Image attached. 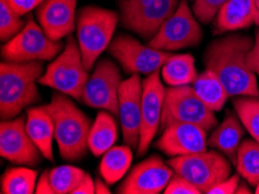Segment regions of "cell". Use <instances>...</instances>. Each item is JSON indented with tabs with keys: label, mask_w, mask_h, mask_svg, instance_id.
<instances>
[{
	"label": "cell",
	"mask_w": 259,
	"mask_h": 194,
	"mask_svg": "<svg viewBox=\"0 0 259 194\" xmlns=\"http://www.w3.org/2000/svg\"><path fill=\"white\" fill-rule=\"evenodd\" d=\"M122 82V76L115 63L108 58L100 59L86 83L81 102L119 117V90Z\"/></svg>",
	"instance_id": "cell-12"
},
{
	"label": "cell",
	"mask_w": 259,
	"mask_h": 194,
	"mask_svg": "<svg viewBox=\"0 0 259 194\" xmlns=\"http://www.w3.org/2000/svg\"><path fill=\"white\" fill-rule=\"evenodd\" d=\"M228 2L229 0H194L192 11L200 23L209 25Z\"/></svg>",
	"instance_id": "cell-31"
},
{
	"label": "cell",
	"mask_w": 259,
	"mask_h": 194,
	"mask_svg": "<svg viewBox=\"0 0 259 194\" xmlns=\"http://www.w3.org/2000/svg\"><path fill=\"white\" fill-rule=\"evenodd\" d=\"M253 45L249 35L233 33L211 41L205 50L206 69L218 74L229 97L259 98L256 74L246 62Z\"/></svg>",
	"instance_id": "cell-1"
},
{
	"label": "cell",
	"mask_w": 259,
	"mask_h": 194,
	"mask_svg": "<svg viewBox=\"0 0 259 194\" xmlns=\"http://www.w3.org/2000/svg\"><path fill=\"white\" fill-rule=\"evenodd\" d=\"M0 155L17 165L36 166L41 163L43 155L27 133L26 117L2 120Z\"/></svg>",
	"instance_id": "cell-13"
},
{
	"label": "cell",
	"mask_w": 259,
	"mask_h": 194,
	"mask_svg": "<svg viewBox=\"0 0 259 194\" xmlns=\"http://www.w3.org/2000/svg\"><path fill=\"white\" fill-rule=\"evenodd\" d=\"M96 193V185H94V180L92 179L91 175L86 173L85 178L81 181L80 185L74 189L72 194H94Z\"/></svg>",
	"instance_id": "cell-36"
},
{
	"label": "cell",
	"mask_w": 259,
	"mask_h": 194,
	"mask_svg": "<svg viewBox=\"0 0 259 194\" xmlns=\"http://www.w3.org/2000/svg\"><path fill=\"white\" fill-rule=\"evenodd\" d=\"M26 128L31 140L40 149L43 157L54 162L53 142L55 140V127L53 118L45 106L31 107L27 109Z\"/></svg>",
	"instance_id": "cell-21"
},
{
	"label": "cell",
	"mask_w": 259,
	"mask_h": 194,
	"mask_svg": "<svg viewBox=\"0 0 259 194\" xmlns=\"http://www.w3.org/2000/svg\"><path fill=\"white\" fill-rule=\"evenodd\" d=\"M108 53L120 63L125 72L132 74H149L162 69L172 55L170 51L158 50L144 46L128 34H119L108 46Z\"/></svg>",
	"instance_id": "cell-11"
},
{
	"label": "cell",
	"mask_w": 259,
	"mask_h": 194,
	"mask_svg": "<svg viewBox=\"0 0 259 194\" xmlns=\"http://www.w3.org/2000/svg\"><path fill=\"white\" fill-rule=\"evenodd\" d=\"M37 183V171L28 166H15L5 170L2 176L0 189L3 194H31L35 193Z\"/></svg>",
	"instance_id": "cell-26"
},
{
	"label": "cell",
	"mask_w": 259,
	"mask_h": 194,
	"mask_svg": "<svg viewBox=\"0 0 259 194\" xmlns=\"http://www.w3.org/2000/svg\"><path fill=\"white\" fill-rule=\"evenodd\" d=\"M207 133L197 125L172 124L163 130L155 148L170 157L207 151Z\"/></svg>",
	"instance_id": "cell-17"
},
{
	"label": "cell",
	"mask_w": 259,
	"mask_h": 194,
	"mask_svg": "<svg viewBox=\"0 0 259 194\" xmlns=\"http://www.w3.org/2000/svg\"><path fill=\"white\" fill-rule=\"evenodd\" d=\"M202 37L201 26L188 6V2L180 0L175 13L160 26L149 41V46L158 50L175 51L197 47Z\"/></svg>",
	"instance_id": "cell-10"
},
{
	"label": "cell",
	"mask_w": 259,
	"mask_h": 194,
	"mask_svg": "<svg viewBox=\"0 0 259 194\" xmlns=\"http://www.w3.org/2000/svg\"><path fill=\"white\" fill-rule=\"evenodd\" d=\"M133 152L129 145H114L107 150L100 162L99 171L108 185L122 179L132 165Z\"/></svg>",
	"instance_id": "cell-24"
},
{
	"label": "cell",
	"mask_w": 259,
	"mask_h": 194,
	"mask_svg": "<svg viewBox=\"0 0 259 194\" xmlns=\"http://www.w3.org/2000/svg\"><path fill=\"white\" fill-rule=\"evenodd\" d=\"M179 3L180 0H121V23L145 41H150L175 13Z\"/></svg>",
	"instance_id": "cell-9"
},
{
	"label": "cell",
	"mask_w": 259,
	"mask_h": 194,
	"mask_svg": "<svg viewBox=\"0 0 259 194\" xmlns=\"http://www.w3.org/2000/svg\"><path fill=\"white\" fill-rule=\"evenodd\" d=\"M119 118L124 143L137 150L142 120V81L140 74H132L120 86Z\"/></svg>",
	"instance_id": "cell-16"
},
{
	"label": "cell",
	"mask_w": 259,
	"mask_h": 194,
	"mask_svg": "<svg viewBox=\"0 0 259 194\" xmlns=\"http://www.w3.org/2000/svg\"><path fill=\"white\" fill-rule=\"evenodd\" d=\"M89 77V71L84 65L79 46L72 35H69L64 49L48 65L38 84L48 86L57 92L81 101Z\"/></svg>",
	"instance_id": "cell-5"
},
{
	"label": "cell",
	"mask_w": 259,
	"mask_h": 194,
	"mask_svg": "<svg viewBox=\"0 0 259 194\" xmlns=\"http://www.w3.org/2000/svg\"><path fill=\"white\" fill-rule=\"evenodd\" d=\"M45 73L41 61L0 64V117L10 120L20 115L23 109L41 102L36 83Z\"/></svg>",
	"instance_id": "cell-3"
},
{
	"label": "cell",
	"mask_w": 259,
	"mask_h": 194,
	"mask_svg": "<svg viewBox=\"0 0 259 194\" xmlns=\"http://www.w3.org/2000/svg\"><path fill=\"white\" fill-rule=\"evenodd\" d=\"M254 193L256 194H259V183L257 184V186H256V191H254Z\"/></svg>",
	"instance_id": "cell-42"
},
{
	"label": "cell",
	"mask_w": 259,
	"mask_h": 194,
	"mask_svg": "<svg viewBox=\"0 0 259 194\" xmlns=\"http://www.w3.org/2000/svg\"><path fill=\"white\" fill-rule=\"evenodd\" d=\"M193 89L199 98L214 112L221 110L229 99V94L219 76L209 69L198 74L193 82Z\"/></svg>",
	"instance_id": "cell-23"
},
{
	"label": "cell",
	"mask_w": 259,
	"mask_h": 194,
	"mask_svg": "<svg viewBox=\"0 0 259 194\" xmlns=\"http://www.w3.org/2000/svg\"><path fill=\"white\" fill-rule=\"evenodd\" d=\"M94 185H96V193L97 194H111V189H109L108 184L103 177H97L94 180Z\"/></svg>",
	"instance_id": "cell-38"
},
{
	"label": "cell",
	"mask_w": 259,
	"mask_h": 194,
	"mask_svg": "<svg viewBox=\"0 0 259 194\" xmlns=\"http://www.w3.org/2000/svg\"><path fill=\"white\" fill-rule=\"evenodd\" d=\"M165 91L159 71L149 74L142 82V120H141V137L137 155L147 153L152 140L156 136L162 121Z\"/></svg>",
	"instance_id": "cell-14"
},
{
	"label": "cell",
	"mask_w": 259,
	"mask_h": 194,
	"mask_svg": "<svg viewBox=\"0 0 259 194\" xmlns=\"http://www.w3.org/2000/svg\"><path fill=\"white\" fill-rule=\"evenodd\" d=\"M64 47V43L54 41L40 25L29 19L21 31L2 46V57L3 61L14 63L52 61Z\"/></svg>",
	"instance_id": "cell-8"
},
{
	"label": "cell",
	"mask_w": 259,
	"mask_h": 194,
	"mask_svg": "<svg viewBox=\"0 0 259 194\" xmlns=\"http://www.w3.org/2000/svg\"><path fill=\"white\" fill-rule=\"evenodd\" d=\"M254 4H256V9H257L258 14H259V0H254Z\"/></svg>",
	"instance_id": "cell-41"
},
{
	"label": "cell",
	"mask_w": 259,
	"mask_h": 194,
	"mask_svg": "<svg viewBox=\"0 0 259 194\" xmlns=\"http://www.w3.org/2000/svg\"><path fill=\"white\" fill-rule=\"evenodd\" d=\"M12 9L17 12L18 15H23L30 13L31 11L37 9L38 6L46 2V0H7Z\"/></svg>",
	"instance_id": "cell-33"
},
{
	"label": "cell",
	"mask_w": 259,
	"mask_h": 194,
	"mask_svg": "<svg viewBox=\"0 0 259 194\" xmlns=\"http://www.w3.org/2000/svg\"><path fill=\"white\" fill-rule=\"evenodd\" d=\"M175 170L162 157L154 155L136 164L124 178L116 192L119 194H158L165 189Z\"/></svg>",
	"instance_id": "cell-15"
},
{
	"label": "cell",
	"mask_w": 259,
	"mask_h": 194,
	"mask_svg": "<svg viewBox=\"0 0 259 194\" xmlns=\"http://www.w3.org/2000/svg\"><path fill=\"white\" fill-rule=\"evenodd\" d=\"M77 0H46L36 10L38 25L54 41L68 37L76 28Z\"/></svg>",
	"instance_id": "cell-18"
},
{
	"label": "cell",
	"mask_w": 259,
	"mask_h": 194,
	"mask_svg": "<svg viewBox=\"0 0 259 194\" xmlns=\"http://www.w3.org/2000/svg\"><path fill=\"white\" fill-rule=\"evenodd\" d=\"M239 184V176L234 175L222 180L217 186L209 189L207 194H234L236 192V188Z\"/></svg>",
	"instance_id": "cell-34"
},
{
	"label": "cell",
	"mask_w": 259,
	"mask_h": 194,
	"mask_svg": "<svg viewBox=\"0 0 259 194\" xmlns=\"http://www.w3.org/2000/svg\"><path fill=\"white\" fill-rule=\"evenodd\" d=\"M236 169L246 183L257 186L259 183V142L246 138L241 143L236 157Z\"/></svg>",
	"instance_id": "cell-27"
},
{
	"label": "cell",
	"mask_w": 259,
	"mask_h": 194,
	"mask_svg": "<svg viewBox=\"0 0 259 194\" xmlns=\"http://www.w3.org/2000/svg\"><path fill=\"white\" fill-rule=\"evenodd\" d=\"M26 22L17 14L7 0H0V38L5 43L21 31Z\"/></svg>",
	"instance_id": "cell-30"
},
{
	"label": "cell",
	"mask_w": 259,
	"mask_h": 194,
	"mask_svg": "<svg viewBox=\"0 0 259 194\" xmlns=\"http://www.w3.org/2000/svg\"><path fill=\"white\" fill-rule=\"evenodd\" d=\"M244 136V126L242 125L237 114L228 110L221 125L208 137L207 144L210 148L222 152L231 164H236V157L242 138Z\"/></svg>",
	"instance_id": "cell-20"
},
{
	"label": "cell",
	"mask_w": 259,
	"mask_h": 194,
	"mask_svg": "<svg viewBox=\"0 0 259 194\" xmlns=\"http://www.w3.org/2000/svg\"><path fill=\"white\" fill-rule=\"evenodd\" d=\"M233 105L242 125L259 142V98L238 97L234 99Z\"/></svg>",
	"instance_id": "cell-29"
},
{
	"label": "cell",
	"mask_w": 259,
	"mask_h": 194,
	"mask_svg": "<svg viewBox=\"0 0 259 194\" xmlns=\"http://www.w3.org/2000/svg\"><path fill=\"white\" fill-rule=\"evenodd\" d=\"M86 173L77 166L61 165L49 170V178L56 194H72L83 181Z\"/></svg>",
	"instance_id": "cell-28"
},
{
	"label": "cell",
	"mask_w": 259,
	"mask_h": 194,
	"mask_svg": "<svg viewBox=\"0 0 259 194\" xmlns=\"http://www.w3.org/2000/svg\"><path fill=\"white\" fill-rule=\"evenodd\" d=\"M172 124H192L209 132L218 126L215 112L195 93L193 86H170L165 91L162 121V132Z\"/></svg>",
	"instance_id": "cell-6"
},
{
	"label": "cell",
	"mask_w": 259,
	"mask_h": 194,
	"mask_svg": "<svg viewBox=\"0 0 259 194\" xmlns=\"http://www.w3.org/2000/svg\"><path fill=\"white\" fill-rule=\"evenodd\" d=\"M259 61V28L256 30V34H254V45L253 48L251 49L250 53L246 56V62H248V65L252 64V63Z\"/></svg>",
	"instance_id": "cell-37"
},
{
	"label": "cell",
	"mask_w": 259,
	"mask_h": 194,
	"mask_svg": "<svg viewBox=\"0 0 259 194\" xmlns=\"http://www.w3.org/2000/svg\"><path fill=\"white\" fill-rule=\"evenodd\" d=\"M249 66H250V69L252 70L254 73H257L258 76H259V61L252 63V64H250Z\"/></svg>",
	"instance_id": "cell-40"
},
{
	"label": "cell",
	"mask_w": 259,
	"mask_h": 194,
	"mask_svg": "<svg viewBox=\"0 0 259 194\" xmlns=\"http://www.w3.org/2000/svg\"><path fill=\"white\" fill-rule=\"evenodd\" d=\"M163 81L170 86L190 85L198 77L195 61L192 55H172L160 69Z\"/></svg>",
	"instance_id": "cell-25"
},
{
	"label": "cell",
	"mask_w": 259,
	"mask_h": 194,
	"mask_svg": "<svg viewBox=\"0 0 259 194\" xmlns=\"http://www.w3.org/2000/svg\"><path fill=\"white\" fill-rule=\"evenodd\" d=\"M165 194H201V192L185 178L175 172L164 189Z\"/></svg>",
	"instance_id": "cell-32"
},
{
	"label": "cell",
	"mask_w": 259,
	"mask_h": 194,
	"mask_svg": "<svg viewBox=\"0 0 259 194\" xmlns=\"http://www.w3.org/2000/svg\"><path fill=\"white\" fill-rule=\"evenodd\" d=\"M235 193H237V194H251V193H252V191H251V188L249 187L248 184L241 183V181H239V184H238L237 188H236V192H235Z\"/></svg>",
	"instance_id": "cell-39"
},
{
	"label": "cell",
	"mask_w": 259,
	"mask_h": 194,
	"mask_svg": "<svg viewBox=\"0 0 259 194\" xmlns=\"http://www.w3.org/2000/svg\"><path fill=\"white\" fill-rule=\"evenodd\" d=\"M35 193L36 194H56L52 181H50L49 170H45V171L41 173L40 178L37 179L36 187H35Z\"/></svg>",
	"instance_id": "cell-35"
},
{
	"label": "cell",
	"mask_w": 259,
	"mask_h": 194,
	"mask_svg": "<svg viewBox=\"0 0 259 194\" xmlns=\"http://www.w3.org/2000/svg\"><path fill=\"white\" fill-rule=\"evenodd\" d=\"M70 98L55 92L45 108L53 118L55 140L61 157L68 162H77L88 155L92 125L89 117Z\"/></svg>",
	"instance_id": "cell-2"
},
{
	"label": "cell",
	"mask_w": 259,
	"mask_h": 194,
	"mask_svg": "<svg viewBox=\"0 0 259 194\" xmlns=\"http://www.w3.org/2000/svg\"><path fill=\"white\" fill-rule=\"evenodd\" d=\"M167 164L206 194L231 173V162L219 150L172 157Z\"/></svg>",
	"instance_id": "cell-7"
},
{
	"label": "cell",
	"mask_w": 259,
	"mask_h": 194,
	"mask_svg": "<svg viewBox=\"0 0 259 194\" xmlns=\"http://www.w3.org/2000/svg\"><path fill=\"white\" fill-rule=\"evenodd\" d=\"M120 15L98 6L83 7L77 14V40L84 65L91 71L94 63L111 45Z\"/></svg>",
	"instance_id": "cell-4"
},
{
	"label": "cell",
	"mask_w": 259,
	"mask_h": 194,
	"mask_svg": "<svg viewBox=\"0 0 259 194\" xmlns=\"http://www.w3.org/2000/svg\"><path fill=\"white\" fill-rule=\"evenodd\" d=\"M116 140L117 125L114 115L101 109L90 130L89 148L94 156L100 157L114 146Z\"/></svg>",
	"instance_id": "cell-22"
},
{
	"label": "cell",
	"mask_w": 259,
	"mask_h": 194,
	"mask_svg": "<svg viewBox=\"0 0 259 194\" xmlns=\"http://www.w3.org/2000/svg\"><path fill=\"white\" fill-rule=\"evenodd\" d=\"M252 23L259 27V14L254 0H229L214 20V34H225L248 28Z\"/></svg>",
	"instance_id": "cell-19"
}]
</instances>
